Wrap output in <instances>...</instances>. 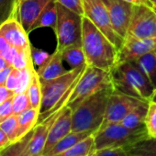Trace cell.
<instances>
[{"instance_id": "14", "label": "cell", "mask_w": 156, "mask_h": 156, "mask_svg": "<svg viewBox=\"0 0 156 156\" xmlns=\"http://www.w3.org/2000/svg\"><path fill=\"white\" fill-rule=\"evenodd\" d=\"M72 114L73 110L68 106H65L61 109L60 114L58 115L50 129L42 156H44L60 140H62L72 131Z\"/></svg>"}, {"instance_id": "8", "label": "cell", "mask_w": 156, "mask_h": 156, "mask_svg": "<svg viewBox=\"0 0 156 156\" xmlns=\"http://www.w3.org/2000/svg\"><path fill=\"white\" fill-rule=\"evenodd\" d=\"M82 3L84 16L88 18L93 24L110 40L117 49L119 50L124 41L114 30L108 11L103 0H82Z\"/></svg>"}, {"instance_id": "25", "label": "cell", "mask_w": 156, "mask_h": 156, "mask_svg": "<svg viewBox=\"0 0 156 156\" xmlns=\"http://www.w3.org/2000/svg\"><path fill=\"white\" fill-rule=\"evenodd\" d=\"M96 151L94 134L88 136L70 149L53 156H89Z\"/></svg>"}, {"instance_id": "42", "label": "cell", "mask_w": 156, "mask_h": 156, "mask_svg": "<svg viewBox=\"0 0 156 156\" xmlns=\"http://www.w3.org/2000/svg\"><path fill=\"white\" fill-rule=\"evenodd\" d=\"M13 69V66H9L5 69H3L2 71H0V85L1 86H5L6 85V82L9 78V73H11Z\"/></svg>"}, {"instance_id": "31", "label": "cell", "mask_w": 156, "mask_h": 156, "mask_svg": "<svg viewBox=\"0 0 156 156\" xmlns=\"http://www.w3.org/2000/svg\"><path fill=\"white\" fill-rule=\"evenodd\" d=\"M0 129H1L10 139L11 142H15L18 140V119L17 115H12L4 121L0 122Z\"/></svg>"}, {"instance_id": "36", "label": "cell", "mask_w": 156, "mask_h": 156, "mask_svg": "<svg viewBox=\"0 0 156 156\" xmlns=\"http://www.w3.org/2000/svg\"><path fill=\"white\" fill-rule=\"evenodd\" d=\"M12 98H13L8 99L7 101L0 105V122L4 121L8 118L14 115L13 107H12Z\"/></svg>"}, {"instance_id": "34", "label": "cell", "mask_w": 156, "mask_h": 156, "mask_svg": "<svg viewBox=\"0 0 156 156\" xmlns=\"http://www.w3.org/2000/svg\"><path fill=\"white\" fill-rule=\"evenodd\" d=\"M30 54L33 65L37 66L38 68L43 65L51 56V54H49L46 51L36 48L33 45H30Z\"/></svg>"}, {"instance_id": "15", "label": "cell", "mask_w": 156, "mask_h": 156, "mask_svg": "<svg viewBox=\"0 0 156 156\" xmlns=\"http://www.w3.org/2000/svg\"><path fill=\"white\" fill-rule=\"evenodd\" d=\"M60 111H57L47 118L41 123H38L33 129V133L30 138V140L28 144V150L33 156H42L44 148L48 140L50 129L57 119Z\"/></svg>"}, {"instance_id": "45", "label": "cell", "mask_w": 156, "mask_h": 156, "mask_svg": "<svg viewBox=\"0 0 156 156\" xmlns=\"http://www.w3.org/2000/svg\"><path fill=\"white\" fill-rule=\"evenodd\" d=\"M9 66H10V64L2 56H0V71H2L3 69L7 68Z\"/></svg>"}, {"instance_id": "16", "label": "cell", "mask_w": 156, "mask_h": 156, "mask_svg": "<svg viewBox=\"0 0 156 156\" xmlns=\"http://www.w3.org/2000/svg\"><path fill=\"white\" fill-rule=\"evenodd\" d=\"M51 0H20L19 6V20L27 33L40 17L41 13Z\"/></svg>"}, {"instance_id": "12", "label": "cell", "mask_w": 156, "mask_h": 156, "mask_svg": "<svg viewBox=\"0 0 156 156\" xmlns=\"http://www.w3.org/2000/svg\"><path fill=\"white\" fill-rule=\"evenodd\" d=\"M151 51H156V38L137 39L127 35L122 46L118 51V61L116 64L133 62L139 57Z\"/></svg>"}, {"instance_id": "44", "label": "cell", "mask_w": 156, "mask_h": 156, "mask_svg": "<svg viewBox=\"0 0 156 156\" xmlns=\"http://www.w3.org/2000/svg\"><path fill=\"white\" fill-rule=\"evenodd\" d=\"M124 1L131 3L134 6L135 5H144V6H149V7H152L153 8V6L151 5V3L149 1V0H124Z\"/></svg>"}, {"instance_id": "39", "label": "cell", "mask_w": 156, "mask_h": 156, "mask_svg": "<svg viewBox=\"0 0 156 156\" xmlns=\"http://www.w3.org/2000/svg\"><path fill=\"white\" fill-rule=\"evenodd\" d=\"M18 51H19L18 49H16V48H14V47L11 46V47L9 48L7 51H5L0 56H2V57H3V58H4V59L12 66V63H13V62H14V59H15V57H16Z\"/></svg>"}, {"instance_id": "17", "label": "cell", "mask_w": 156, "mask_h": 156, "mask_svg": "<svg viewBox=\"0 0 156 156\" xmlns=\"http://www.w3.org/2000/svg\"><path fill=\"white\" fill-rule=\"evenodd\" d=\"M62 61L61 51L59 50H55V51L51 54L47 62L37 70L41 81L52 80L66 73L68 71L64 69Z\"/></svg>"}, {"instance_id": "50", "label": "cell", "mask_w": 156, "mask_h": 156, "mask_svg": "<svg viewBox=\"0 0 156 156\" xmlns=\"http://www.w3.org/2000/svg\"><path fill=\"white\" fill-rule=\"evenodd\" d=\"M153 9H154V10H155V12H156V7H155V8H153Z\"/></svg>"}, {"instance_id": "43", "label": "cell", "mask_w": 156, "mask_h": 156, "mask_svg": "<svg viewBox=\"0 0 156 156\" xmlns=\"http://www.w3.org/2000/svg\"><path fill=\"white\" fill-rule=\"evenodd\" d=\"M10 47H11V45L9 43V41L3 36L0 35V55Z\"/></svg>"}, {"instance_id": "13", "label": "cell", "mask_w": 156, "mask_h": 156, "mask_svg": "<svg viewBox=\"0 0 156 156\" xmlns=\"http://www.w3.org/2000/svg\"><path fill=\"white\" fill-rule=\"evenodd\" d=\"M0 35L3 36L12 47L19 51L30 49L31 44L28 37L29 34L18 18H12L0 26Z\"/></svg>"}, {"instance_id": "21", "label": "cell", "mask_w": 156, "mask_h": 156, "mask_svg": "<svg viewBox=\"0 0 156 156\" xmlns=\"http://www.w3.org/2000/svg\"><path fill=\"white\" fill-rule=\"evenodd\" d=\"M90 135H93V133L88 132V131H82V132L71 131L69 134H67L65 137H63L62 140H60L44 156H53L58 153H61V152L70 149L76 143L85 140L86 138H87Z\"/></svg>"}, {"instance_id": "23", "label": "cell", "mask_w": 156, "mask_h": 156, "mask_svg": "<svg viewBox=\"0 0 156 156\" xmlns=\"http://www.w3.org/2000/svg\"><path fill=\"white\" fill-rule=\"evenodd\" d=\"M149 102H143L134 108L120 122L129 129H138L145 127V119L148 111Z\"/></svg>"}, {"instance_id": "10", "label": "cell", "mask_w": 156, "mask_h": 156, "mask_svg": "<svg viewBox=\"0 0 156 156\" xmlns=\"http://www.w3.org/2000/svg\"><path fill=\"white\" fill-rule=\"evenodd\" d=\"M143 102L145 101L114 89L108 98L105 119L100 129L112 123H120L134 108Z\"/></svg>"}, {"instance_id": "2", "label": "cell", "mask_w": 156, "mask_h": 156, "mask_svg": "<svg viewBox=\"0 0 156 156\" xmlns=\"http://www.w3.org/2000/svg\"><path fill=\"white\" fill-rule=\"evenodd\" d=\"M113 90V86L100 90L73 109L72 131H88L95 134L103 124L108 98Z\"/></svg>"}, {"instance_id": "28", "label": "cell", "mask_w": 156, "mask_h": 156, "mask_svg": "<svg viewBox=\"0 0 156 156\" xmlns=\"http://www.w3.org/2000/svg\"><path fill=\"white\" fill-rule=\"evenodd\" d=\"M32 133H33V129L22 139L11 143L5 149L1 150L0 151V156H19L23 151V150L28 146L30 138L32 136Z\"/></svg>"}, {"instance_id": "35", "label": "cell", "mask_w": 156, "mask_h": 156, "mask_svg": "<svg viewBox=\"0 0 156 156\" xmlns=\"http://www.w3.org/2000/svg\"><path fill=\"white\" fill-rule=\"evenodd\" d=\"M54 1L77 14L84 16L82 0H54Z\"/></svg>"}, {"instance_id": "3", "label": "cell", "mask_w": 156, "mask_h": 156, "mask_svg": "<svg viewBox=\"0 0 156 156\" xmlns=\"http://www.w3.org/2000/svg\"><path fill=\"white\" fill-rule=\"evenodd\" d=\"M114 89L145 102H150L155 87L132 63L116 64L110 71Z\"/></svg>"}, {"instance_id": "41", "label": "cell", "mask_w": 156, "mask_h": 156, "mask_svg": "<svg viewBox=\"0 0 156 156\" xmlns=\"http://www.w3.org/2000/svg\"><path fill=\"white\" fill-rule=\"evenodd\" d=\"M11 143L12 142H11L10 139L8 137V135L1 129H0V151L5 149L6 147H8Z\"/></svg>"}, {"instance_id": "32", "label": "cell", "mask_w": 156, "mask_h": 156, "mask_svg": "<svg viewBox=\"0 0 156 156\" xmlns=\"http://www.w3.org/2000/svg\"><path fill=\"white\" fill-rule=\"evenodd\" d=\"M12 107L14 115H19L26 109L31 108L30 101L27 92L15 94L12 98Z\"/></svg>"}, {"instance_id": "38", "label": "cell", "mask_w": 156, "mask_h": 156, "mask_svg": "<svg viewBox=\"0 0 156 156\" xmlns=\"http://www.w3.org/2000/svg\"><path fill=\"white\" fill-rule=\"evenodd\" d=\"M122 151V148H107L97 150L89 156H119Z\"/></svg>"}, {"instance_id": "33", "label": "cell", "mask_w": 156, "mask_h": 156, "mask_svg": "<svg viewBox=\"0 0 156 156\" xmlns=\"http://www.w3.org/2000/svg\"><path fill=\"white\" fill-rule=\"evenodd\" d=\"M30 65H33L32 60H31V54H30V50H21L19 51L14 62L12 63V66L16 69H24Z\"/></svg>"}, {"instance_id": "40", "label": "cell", "mask_w": 156, "mask_h": 156, "mask_svg": "<svg viewBox=\"0 0 156 156\" xmlns=\"http://www.w3.org/2000/svg\"><path fill=\"white\" fill-rule=\"evenodd\" d=\"M15 93L11 90H9L6 86L0 85V105L7 101L8 99L13 98Z\"/></svg>"}, {"instance_id": "11", "label": "cell", "mask_w": 156, "mask_h": 156, "mask_svg": "<svg viewBox=\"0 0 156 156\" xmlns=\"http://www.w3.org/2000/svg\"><path fill=\"white\" fill-rule=\"evenodd\" d=\"M103 2L108 11L114 30L124 41L128 34L134 5L124 0H103Z\"/></svg>"}, {"instance_id": "29", "label": "cell", "mask_w": 156, "mask_h": 156, "mask_svg": "<svg viewBox=\"0 0 156 156\" xmlns=\"http://www.w3.org/2000/svg\"><path fill=\"white\" fill-rule=\"evenodd\" d=\"M145 129L149 138H156V102H149L145 119Z\"/></svg>"}, {"instance_id": "22", "label": "cell", "mask_w": 156, "mask_h": 156, "mask_svg": "<svg viewBox=\"0 0 156 156\" xmlns=\"http://www.w3.org/2000/svg\"><path fill=\"white\" fill-rule=\"evenodd\" d=\"M57 24V6L54 0L51 1L47 4V6L44 8L42 12L41 13L40 17L34 23V25L31 28V31L40 29V28H51L53 30L56 28Z\"/></svg>"}, {"instance_id": "6", "label": "cell", "mask_w": 156, "mask_h": 156, "mask_svg": "<svg viewBox=\"0 0 156 156\" xmlns=\"http://www.w3.org/2000/svg\"><path fill=\"white\" fill-rule=\"evenodd\" d=\"M87 65L76 69H70L66 73L55 79L41 81L42 98L38 123H41L44 116L56 106L62 97L66 95L74 84L75 80L83 73Z\"/></svg>"}, {"instance_id": "20", "label": "cell", "mask_w": 156, "mask_h": 156, "mask_svg": "<svg viewBox=\"0 0 156 156\" xmlns=\"http://www.w3.org/2000/svg\"><path fill=\"white\" fill-rule=\"evenodd\" d=\"M130 62L146 76L154 87H156V51L146 53Z\"/></svg>"}, {"instance_id": "19", "label": "cell", "mask_w": 156, "mask_h": 156, "mask_svg": "<svg viewBox=\"0 0 156 156\" xmlns=\"http://www.w3.org/2000/svg\"><path fill=\"white\" fill-rule=\"evenodd\" d=\"M40 110L37 108H30L20 114L17 115L18 119V140L25 137L38 124Z\"/></svg>"}, {"instance_id": "1", "label": "cell", "mask_w": 156, "mask_h": 156, "mask_svg": "<svg viewBox=\"0 0 156 156\" xmlns=\"http://www.w3.org/2000/svg\"><path fill=\"white\" fill-rule=\"evenodd\" d=\"M82 46L87 64L110 72L118 61L117 47L87 17L83 16Z\"/></svg>"}, {"instance_id": "4", "label": "cell", "mask_w": 156, "mask_h": 156, "mask_svg": "<svg viewBox=\"0 0 156 156\" xmlns=\"http://www.w3.org/2000/svg\"><path fill=\"white\" fill-rule=\"evenodd\" d=\"M147 138L149 136L145 127L129 129L121 123L107 125L94 134L96 151L107 148L124 149Z\"/></svg>"}, {"instance_id": "5", "label": "cell", "mask_w": 156, "mask_h": 156, "mask_svg": "<svg viewBox=\"0 0 156 156\" xmlns=\"http://www.w3.org/2000/svg\"><path fill=\"white\" fill-rule=\"evenodd\" d=\"M111 86L113 85L110 72L98 67L87 65L66 106L73 110L88 97Z\"/></svg>"}, {"instance_id": "24", "label": "cell", "mask_w": 156, "mask_h": 156, "mask_svg": "<svg viewBox=\"0 0 156 156\" xmlns=\"http://www.w3.org/2000/svg\"><path fill=\"white\" fill-rule=\"evenodd\" d=\"M129 156H156V138H147L123 149Z\"/></svg>"}, {"instance_id": "18", "label": "cell", "mask_w": 156, "mask_h": 156, "mask_svg": "<svg viewBox=\"0 0 156 156\" xmlns=\"http://www.w3.org/2000/svg\"><path fill=\"white\" fill-rule=\"evenodd\" d=\"M60 51L62 53V60L68 63L71 69H76L87 65V60L82 42L71 44Z\"/></svg>"}, {"instance_id": "30", "label": "cell", "mask_w": 156, "mask_h": 156, "mask_svg": "<svg viewBox=\"0 0 156 156\" xmlns=\"http://www.w3.org/2000/svg\"><path fill=\"white\" fill-rule=\"evenodd\" d=\"M34 71V65H30L27 68L20 69L19 73V85L17 89L15 90V94L27 92L31 79H32V74Z\"/></svg>"}, {"instance_id": "26", "label": "cell", "mask_w": 156, "mask_h": 156, "mask_svg": "<svg viewBox=\"0 0 156 156\" xmlns=\"http://www.w3.org/2000/svg\"><path fill=\"white\" fill-rule=\"evenodd\" d=\"M31 108H37L40 110L41 104V98H42V93H41V79L39 77V74L37 73V70L34 69L33 74H32V79L30 82V85L27 90Z\"/></svg>"}, {"instance_id": "9", "label": "cell", "mask_w": 156, "mask_h": 156, "mask_svg": "<svg viewBox=\"0 0 156 156\" xmlns=\"http://www.w3.org/2000/svg\"><path fill=\"white\" fill-rule=\"evenodd\" d=\"M127 35L137 39L156 38V12L152 7L133 6Z\"/></svg>"}, {"instance_id": "46", "label": "cell", "mask_w": 156, "mask_h": 156, "mask_svg": "<svg viewBox=\"0 0 156 156\" xmlns=\"http://www.w3.org/2000/svg\"><path fill=\"white\" fill-rule=\"evenodd\" d=\"M19 156H33L30 151H29V150H28V146L23 150V151L19 155Z\"/></svg>"}, {"instance_id": "47", "label": "cell", "mask_w": 156, "mask_h": 156, "mask_svg": "<svg viewBox=\"0 0 156 156\" xmlns=\"http://www.w3.org/2000/svg\"><path fill=\"white\" fill-rule=\"evenodd\" d=\"M151 101L156 102V87H155V89H154V92H153V95H152V97H151Z\"/></svg>"}, {"instance_id": "37", "label": "cell", "mask_w": 156, "mask_h": 156, "mask_svg": "<svg viewBox=\"0 0 156 156\" xmlns=\"http://www.w3.org/2000/svg\"><path fill=\"white\" fill-rule=\"evenodd\" d=\"M19 73H20V70L13 67L11 73L9 75V78L6 82V85H5L9 90L13 91L14 93H15V90L17 89L18 85H19Z\"/></svg>"}, {"instance_id": "49", "label": "cell", "mask_w": 156, "mask_h": 156, "mask_svg": "<svg viewBox=\"0 0 156 156\" xmlns=\"http://www.w3.org/2000/svg\"><path fill=\"white\" fill-rule=\"evenodd\" d=\"M119 156H129V155H128V154H127V153H126V152H125L124 151H122Z\"/></svg>"}, {"instance_id": "27", "label": "cell", "mask_w": 156, "mask_h": 156, "mask_svg": "<svg viewBox=\"0 0 156 156\" xmlns=\"http://www.w3.org/2000/svg\"><path fill=\"white\" fill-rule=\"evenodd\" d=\"M20 0H0V26L12 18L19 19Z\"/></svg>"}, {"instance_id": "48", "label": "cell", "mask_w": 156, "mask_h": 156, "mask_svg": "<svg viewBox=\"0 0 156 156\" xmlns=\"http://www.w3.org/2000/svg\"><path fill=\"white\" fill-rule=\"evenodd\" d=\"M149 1L151 3V5L153 6V8H155V7H156V0H149Z\"/></svg>"}, {"instance_id": "7", "label": "cell", "mask_w": 156, "mask_h": 156, "mask_svg": "<svg viewBox=\"0 0 156 156\" xmlns=\"http://www.w3.org/2000/svg\"><path fill=\"white\" fill-rule=\"evenodd\" d=\"M57 24L54 30L57 39L56 50L62 51L65 47L82 42L83 16L56 3Z\"/></svg>"}]
</instances>
